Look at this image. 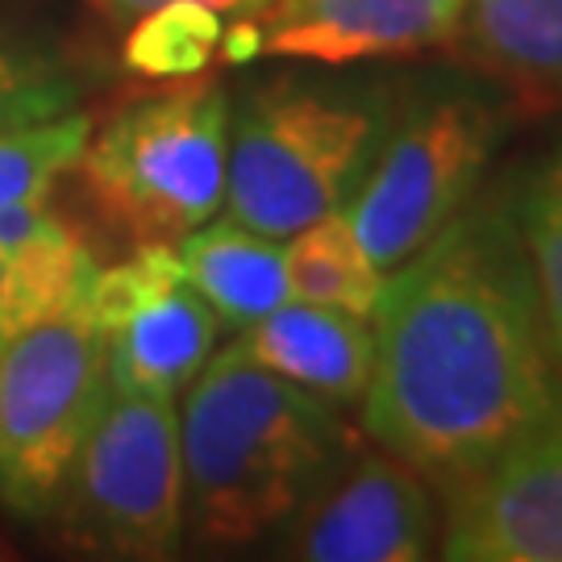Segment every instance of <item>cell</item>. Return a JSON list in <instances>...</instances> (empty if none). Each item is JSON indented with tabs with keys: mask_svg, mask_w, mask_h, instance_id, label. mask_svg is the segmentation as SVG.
Returning <instances> with one entry per match:
<instances>
[{
	"mask_svg": "<svg viewBox=\"0 0 562 562\" xmlns=\"http://www.w3.org/2000/svg\"><path fill=\"white\" fill-rule=\"evenodd\" d=\"M371 334L362 434L438 496L562 408L513 183L480 188L454 222L387 271Z\"/></svg>",
	"mask_w": 562,
	"mask_h": 562,
	"instance_id": "cell-1",
	"label": "cell"
},
{
	"mask_svg": "<svg viewBox=\"0 0 562 562\" xmlns=\"http://www.w3.org/2000/svg\"><path fill=\"white\" fill-rule=\"evenodd\" d=\"M183 538L250 546L301 513L350 459L355 429L338 404L213 350L180 392Z\"/></svg>",
	"mask_w": 562,
	"mask_h": 562,
	"instance_id": "cell-2",
	"label": "cell"
},
{
	"mask_svg": "<svg viewBox=\"0 0 562 562\" xmlns=\"http://www.w3.org/2000/svg\"><path fill=\"white\" fill-rule=\"evenodd\" d=\"M396 83L367 76H271L229 101L225 217L288 238L346 209L380 150Z\"/></svg>",
	"mask_w": 562,
	"mask_h": 562,
	"instance_id": "cell-3",
	"label": "cell"
},
{
	"mask_svg": "<svg viewBox=\"0 0 562 562\" xmlns=\"http://www.w3.org/2000/svg\"><path fill=\"white\" fill-rule=\"evenodd\" d=\"M508 130V92L487 80L429 71L396 88L380 150L341 209L367 255L392 271L454 222L480 196Z\"/></svg>",
	"mask_w": 562,
	"mask_h": 562,
	"instance_id": "cell-4",
	"label": "cell"
},
{
	"mask_svg": "<svg viewBox=\"0 0 562 562\" xmlns=\"http://www.w3.org/2000/svg\"><path fill=\"white\" fill-rule=\"evenodd\" d=\"M225 162L229 92L188 76L92 121L76 176L104 222L138 246H155L180 241L222 213Z\"/></svg>",
	"mask_w": 562,
	"mask_h": 562,
	"instance_id": "cell-5",
	"label": "cell"
},
{
	"mask_svg": "<svg viewBox=\"0 0 562 562\" xmlns=\"http://www.w3.org/2000/svg\"><path fill=\"white\" fill-rule=\"evenodd\" d=\"M42 521L55 525L67 550L92 559H176L183 546L176 401L117 387L109 380L101 413Z\"/></svg>",
	"mask_w": 562,
	"mask_h": 562,
	"instance_id": "cell-6",
	"label": "cell"
},
{
	"mask_svg": "<svg viewBox=\"0 0 562 562\" xmlns=\"http://www.w3.org/2000/svg\"><path fill=\"white\" fill-rule=\"evenodd\" d=\"M109 396V338L88 308L0 341V504L42 521Z\"/></svg>",
	"mask_w": 562,
	"mask_h": 562,
	"instance_id": "cell-7",
	"label": "cell"
},
{
	"mask_svg": "<svg viewBox=\"0 0 562 562\" xmlns=\"http://www.w3.org/2000/svg\"><path fill=\"white\" fill-rule=\"evenodd\" d=\"M109 338V380L176 401L213 359L222 322L183 280L176 241L134 246L130 259L101 267L88 304Z\"/></svg>",
	"mask_w": 562,
	"mask_h": 562,
	"instance_id": "cell-8",
	"label": "cell"
},
{
	"mask_svg": "<svg viewBox=\"0 0 562 562\" xmlns=\"http://www.w3.org/2000/svg\"><path fill=\"white\" fill-rule=\"evenodd\" d=\"M304 562H422L438 554V492L387 450H355L341 471L280 529Z\"/></svg>",
	"mask_w": 562,
	"mask_h": 562,
	"instance_id": "cell-9",
	"label": "cell"
},
{
	"mask_svg": "<svg viewBox=\"0 0 562 562\" xmlns=\"http://www.w3.org/2000/svg\"><path fill=\"white\" fill-rule=\"evenodd\" d=\"M450 562H562V408L442 496Z\"/></svg>",
	"mask_w": 562,
	"mask_h": 562,
	"instance_id": "cell-10",
	"label": "cell"
},
{
	"mask_svg": "<svg viewBox=\"0 0 562 562\" xmlns=\"http://www.w3.org/2000/svg\"><path fill=\"white\" fill-rule=\"evenodd\" d=\"M250 21L259 59L350 67L459 42L467 0H267Z\"/></svg>",
	"mask_w": 562,
	"mask_h": 562,
	"instance_id": "cell-11",
	"label": "cell"
},
{
	"mask_svg": "<svg viewBox=\"0 0 562 562\" xmlns=\"http://www.w3.org/2000/svg\"><path fill=\"white\" fill-rule=\"evenodd\" d=\"M229 346L246 362L296 383L322 401L359 404L371 375L375 334H371V322L355 313L283 301L280 308L262 313L259 322L234 329Z\"/></svg>",
	"mask_w": 562,
	"mask_h": 562,
	"instance_id": "cell-12",
	"label": "cell"
},
{
	"mask_svg": "<svg viewBox=\"0 0 562 562\" xmlns=\"http://www.w3.org/2000/svg\"><path fill=\"white\" fill-rule=\"evenodd\" d=\"M183 280L217 313L222 329H241L288 301L283 238L234 222L209 217L176 241Z\"/></svg>",
	"mask_w": 562,
	"mask_h": 562,
	"instance_id": "cell-13",
	"label": "cell"
},
{
	"mask_svg": "<svg viewBox=\"0 0 562 562\" xmlns=\"http://www.w3.org/2000/svg\"><path fill=\"white\" fill-rule=\"evenodd\" d=\"M88 67L50 25L0 13V134L76 113L88 101Z\"/></svg>",
	"mask_w": 562,
	"mask_h": 562,
	"instance_id": "cell-14",
	"label": "cell"
},
{
	"mask_svg": "<svg viewBox=\"0 0 562 562\" xmlns=\"http://www.w3.org/2000/svg\"><path fill=\"white\" fill-rule=\"evenodd\" d=\"M462 38L504 83L562 92V0H467Z\"/></svg>",
	"mask_w": 562,
	"mask_h": 562,
	"instance_id": "cell-15",
	"label": "cell"
},
{
	"mask_svg": "<svg viewBox=\"0 0 562 562\" xmlns=\"http://www.w3.org/2000/svg\"><path fill=\"white\" fill-rule=\"evenodd\" d=\"M288 301L322 304L355 317H375L387 271L367 255L346 213H325L283 238Z\"/></svg>",
	"mask_w": 562,
	"mask_h": 562,
	"instance_id": "cell-16",
	"label": "cell"
},
{
	"mask_svg": "<svg viewBox=\"0 0 562 562\" xmlns=\"http://www.w3.org/2000/svg\"><path fill=\"white\" fill-rule=\"evenodd\" d=\"M0 246L25 276V283L34 288L46 313H67V308L88 304L101 262L88 250V241L76 234V225L50 209V201L4 209L0 213Z\"/></svg>",
	"mask_w": 562,
	"mask_h": 562,
	"instance_id": "cell-17",
	"label": "cell"
},
{
	"mask_svg": "<svg viewBox=\"0 0 562 562\" xmlns=\"http://www.w3.org/2000/svg\"><path fill=\"white\" fill-rule=\"evenodd\" d=\"M513 217L533 276L542 329L562 375V138L513 180Z\"/></svg>",
	"mask_w": 562,
	"mask_h": 562,
	"instance_id": "cell-18",
	"label": "cell"
},
{
	"mask_svg": "<svg viewBox=\"0 0 562 562\" xmlns=\"http://www.w3.org/2000/svg\"><path fill=\"white\" fill-rule=\"evenodd\" d=\"M88 134H92V117L83 109L4 130L0 134V213L50 201V192L67 176H76Z\"/></svg>",
	"mask_w": 562,
	"mask_h": 562,
	"instance_id": "cell-19",
	"label": "cell"
},
{
	"mask_svg": "<svg viewBox=\"0 0 562 562\" xmlns=\"http://www.w3.org/2000/svg\"><path fill=\"white\" fill-rule=\"evenodd\" d=\"M225 18L204 4H167L125 25V63L146 80H188L222 50Z\"/></svg>",
	"mask_w": 562,
	"mask_h": 562,
	"instance_id": "cell-20",
	"label": "cell"
},
{
	"mask_svg": "<svg viewBox=\"0 0 562 562\" xmlns=\"http://www.w3.org/2000/svg\"><path fill=\"white\" fill-rule=\"evenodd\" d=\"M101 21H109L113 30H125L138 18L155 13V9H167V4H204L222 18H255L267 0H83Z\"/></svg>",
	"mask_w": 562,
	"mask_h": 562,
	"instance_id": "cell-21",
	"label": "cell"
},
{
	"mask_svg": "<svg viewBox=\"0 0 562 562\" xmlns=\"http://www.w3.org/2000/svg\"><path fill=\"white\" fill-rule=\"evenodd\" d=\"M42 317H50V313L42 308V301L34 296V288L25 283V276L13 267V259H9L4 246H0V341L13 338L25 325L42 322Z\"/></svg>",
	"mask_w": 562,
	"mask_h": 562,
	"instance_id": "cell-22",
	"label": "cell"
}]
</instances>
